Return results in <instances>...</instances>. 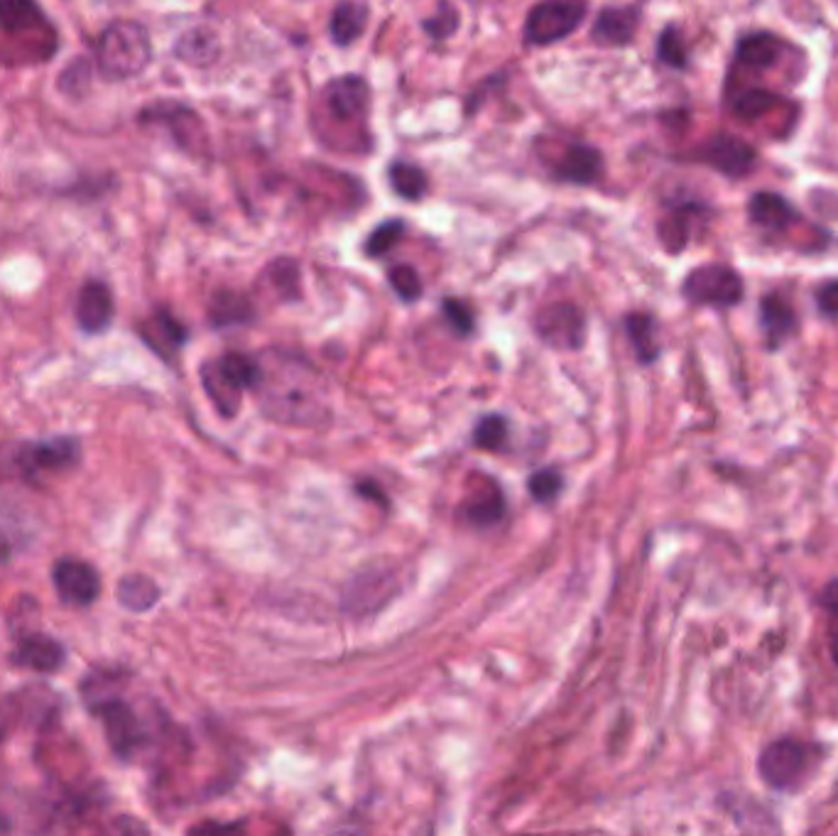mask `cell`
Wrapping results in <instances>:
<instances>
[{
    "label": "cell",
    "instance_id": "15",
    "mask_svg": "<svg viewBox=\"0 0 838 836\" xmlns=\"http://www.w3.org/2000/svg\"><path fill=\"white\" fill-rule=\"evenodd\" d=\"M640 13L635 6L625 8H605L599 13L596 22H593L591 38L601 48H625L631 44L637 32Z\"/></svg>",
    "mask_w": 838,
    "mask_h": 836
},
{
    "label": "cell",
    "instance_id": "38",
    "mask_svg": "<svg viewBox=\"0 0 838 836\" xmlns=\"http://www.w3.org/2000/svg\"><path fill=\"white\" fill-rule=\"evenodd\" d=\"M267 273H270L273 283L279 293H283V297H297L299 277H297V265L293 261H287V258L275 261Z\"/></svg>",
    "mask_w": 838,
    "mask_h": 836
},
{
    "label": "cell",
    "instance_id": "29",
    "mask_svg": "<svg viewBox=\"0 0 838 836\" xmlns=\"http://www.w3.org/2000/svg\"><path fill=\"white\" fill-rule=\"evenodd\" d=\"M627 336H631L633 348L643 364H650L657 358V327L650 315H631L625 319Z\"/></svg>",
    "mask_w": 838,
    "mask_h": 836
},
{
    "label": "cell",
    "instance_id": "30",
    "mask_svg": "<svg viewBox=\"0 0 838 836\" xmlns=\"http://www.w3.org/2000/svg\"><path fill=\"white\" fill-rule=\"evenodd\" d=\"M402 231H405V224L400 222V218H390V222H382L380 226L372 228V234L366 241L368 258H380V255H386L395 243L400 241Z\"/></svg>",
    "mask_w": 838,
    "mask_h": 836
},
{
    "label": "cell",
    "instance_id": "21",
    "mask_svg": "<svg viewBox=\"0 0 838 836\" xmlns=\"http://www.w3.org/2000/svg\"><path fill=\"white\" fill-rule=\"evenodd\" d=\"M760 322H763L767 346L770 348H777L797 327L795 312H791L789 302L775 293L767 295L760 302Z\"/></svg>",
    "mask_w": 838,
    "mask_h": 836
},
{
    "label": "cell",
    "instance_id": "4",
    "mask_svg": "<svg viewBox=\"0 0 838 836\" xmlns=\"http://www.w3.org/2000/svg\"><path fill=\"white\" fill-rule=\"evenodd\" d=\"M263 366L246 354H226L216 364L204 368V386L221 412L233 415L238 408V395L246 388H255L260 380Z\"/></svg>",
    "mask_w": 838,
    "mask_h": 836
},
{
    "label": "cell",
    "instance_id": "18",
    "mask_svg": "<svg viewBox=\"0 0 838 836\" xmlns=\"http://www.w3.org/2000/svg\"><path fill=\"white\" fill-rule=\"evenodd\" d=\"M750 222L765 231H785L797 222V212L791 204L775 192H758L748 204Z\"/></svg>",
    "mask_w": 838,
    "mask_h": 836
},
{
    "label": "cell",
    "instance_id": "24",
    "mask_svg": "<svg viewBox=\"0 0 838 836\" xmlns=\"http://www.w3.org/2000/svg\"><path fill=\"white\" fill-rule=\"evenodd\" d=\"M143 119H153L157 123H165L170 125L174 135H177V141L184 145V147H192L194 143H202V123L196 115L190 111V109H182V106H157V109H150Z\"/></svg>",
    "mask_w": 838,
    "mask_h": 836
},
{
    "label": "cell",
    "instance_id": "14",
    "mask_svg": "<svg viewBox=\"0 0 838 836\" xmlns=\"http://www.w3.org/2000/svg\"><path fill=\"white\" fill-rule=\"evenodd\" d=\"M76 322L81 332L103 334L113 322V295L106 283L91 281L79 289Z\"/></svg>",
    "mask_w": 838,
    "mask_h": 836
},
{
    "label": "cell",
    "instance_id": "41",
    "mask_svg": "<svg viewBox=\"0 0 838 836\" xmlns=\"http://www.w3.org/2000/svg\"><path fill=\"white\" fill-rule=\"evenodd\" d=\"M817 302L826 317H838V281L821 285L817 293Z\"/></svg>",
    "mask_w": 838,
    "mask_h": 836
},
{
    "label": "cell",
    "instance_id": "11",
    "mask_svg": "<svg viewBox=\"0 0 838 836\" xmlns=\"http://www.w3.org/2000/svg\"><path fill=\"white\" fill-rule=\"evenodd\" d=\"M93 712L101 716V724L106 728L111 748L113 753H119V758H131L133 753L143 746V726H140L131 704H125L123 700H103L96 702Z\"/></svg>",
    "mask_w": 838,
    "mask_h": 836
},
{
    "label": "cell",
    "instance_id": "42",
    "mask_svg": "<svg viewBox=\"0 0 838 836\" xmlns=\"http://www.w3.org/2000/svg\"><path fill=\"white\" fill-rule=\"evenodd\" d=\"M8 557H10V542L0 536V564L8 562Z\"/></svg>",
    "mask_w": 838,
    "mask_h": 836
},
{
    "label": "cell",
    "instance_id": "6",
    "mask_svg": "<svg viewBox=\"0 0 838 836\" xmlns=\"http://www.w3.org/2000/svg\"><path fill=\"white\" fill-rule=\"evenodd\" d=\"M682 293L694 305L733 307L743 297V281L728 265H702L686 275Z\"/></svg>",
    "mask_w": 838,
    "mask_h": 836
},
{
    "label": "cell",
    "instance_id": "9",
    "mask_svg": "<svg viewBox=\"0 0 838 836\" xmlns=\"http://www.w3.org/2000/svg\"><path fill=\"white\" fill-rule=\"evenodd\" d=\"M534 329L552 348H581L586 341V317L572 302L544 307L534 319Z\"/></svg>",
    "mask_w": 838,
    "mask_h": 836
},
{
    "label": "cell",
    "instance_id": "32",
    "mask_svg": "<svg viewBox=\"0 0 838 836\" xmlns=\"http://www.w3.org/2000/svg\"><path fill=\"white\" fill-rule=\"evenodd\" d=\"M459 28V13L449 0H441L437 13L432 18H427L422 22V30L429 34L432 40H447Z\"/></svg>",
    "mask_w": 838,
    "mask_h": 836
},
{
    "label": "cell",
    "instance_id": "28",
    "mask_svg": "<svg viewBox=\"0 0 838 836\" xmlns=\"http://www.w3.org/2000/svg\"><path fill=\"white\" fill-rule=\"evenodd\" d=\"M214 327H231V324H246L253 319V307L246 297L236 293H218L212 299V309H208Z\"/></svg>",
    "mask_w": 838,
    "mask_h": 836
},
{
    "label": "cell",
    "instance_id": "3",
    "mask_svg": "<svg viewBox=\"0 0 838 836\" xmlns=\"http://www.w3.org/2000/svg\"><path fill=\"white\" fill-rule=\"evenodd\" d=\"M265 395L260 400L270 417H277L283 422H314L321 415L319 386L307 380L305 374H283L275 370V376L267 378L260 374L258 386Z\"/></svg>",
    "mask_w": 838,
    "mask_h": 836
},
{
    "label": "cell",
    "instance_id": "40",
    "mask_svg": "<svg viewBox=\"0 0 838 836\" xmlns=\"http://www.w3.org/2000/svg\"><path fill=\"white\" fill-rule=\"evenodd\" d=\"M824 609L829 613V645L838 663V582L824 589Z\"/></svg>",
    "mask_w": 838,
    "mask_h": 836
},
{
    "label": "cell",
    "instance_id": "31",
    "mask_svg": "<svg viewBox=\"0 0 838 836\" xmlns=\"http://www.w3.org/2000/svg\"><path fill=\"white\" fill-rule=\"evenodd\" d=\"M777 103H779V99L775 94H770V91L750 89V91H745V94L738 96V101L733 103V109H736V113L743 115V119L755 121V119H760V115L770 113L777 106Z\"/></svg>",
    "mask_w": 838,
    "mask_h": 836
},
{
    "label": "cell",
    "instance_id": "22",
    "mask_svg": "<svg viewBox=\"0 0 838 836\" xmlns=\"http://www.w3.org/2000/svg\"><path fill=\"white\" fill-rule=\"evenodd\" d=\"M368 26V6L358 3V0H344V3L336 6L334 16H331V40L339 48H348L354 44L360 34L366 32Z\"/></svg>",
    "mask_w": 838,
    "mask_h": 836
},
{
    "label": "cell",
    "instance_id": "37",
    "mask_svg": "<svg viewBox=\"0 0 838 836\" xmlns=\"http://www.w3.org/2000/svg\"><path fill=\"white\" fill-rule=\"evenodd\" d=\"M559 491H562V476L554 469H542L530 479V493L532 498H538L540 503L552 501Z\"/></svg>",
    "mask_w": 838,
    "mask_h": 836
},
{
    "label": "cell",
    "instance_id": "36",
    "mask_svg": "<svg viewBox=\"0 0 838 836\" xmlns=\"http://www.w3.org/2000/svg\"><path fill=\"white\" fill-rule=\"evenodd\" d=\"M473 439L481 449H500L508 439V425L503 417H498V415L486 417V420H481L479 427H476Z\"/></svg>",
    "mask_w": 838,
    "mask_h": 836
},
{
    "label": "cell",
    "instance_id": "43",
    "mask_svg": "<svg viewBox=\"0 0 838 836\" xmlns=\"http://www.w3.org/2000/svg\"><path fill=\"white\" fill-rule=\"evenodd\" d=\"M0 832H10V822H8L3 812H0Z\"/></svg>",
    "mask_w": 838,
    "mask_h": 836
},
{
    "label": "cell",
    "instance_id": "23",
    "mask_svg": "<svg viewBox=\"0 0 838 836\" xmlns=\"http://www.w3.org/2000/svg\"><path fill=\"white\" fill-rule=\"evenodd\" d=\"M174 54L180 57L182 62L194 64V67H208L218 60L221 54V42L214 34V30L208 28H196L182 34L177 48H174Z\"/></svg>",
    "mask_w": 838,
    "mask_h": 836
},
{
    "label": "cell",
    "instance_id": "20",
    "mask_svg": "<svg viewBox=\"0 0 838 836\" xmlns=\"http://www.w3.org/2000/svg\"><path fill=\"white\" fill-rule=\"evenodd\" d=\"M503 493H500V489L491 479H483L481 486H471V496L466 498L463 513L473 526H493V522L503 518Z\"/></svg>",
    "mask_w": 838,
    "mask_h": 836
},
{
    "label": "cell",
    "instance_id": "26",
    "mask_svg": "<svg viewBox=\"0 0 838 836\" xmlns=\"http://www.w3.org/2000/svg\"><path fill=\"white\" fill-rule=\"evenodd\" d=\"M388 180L395 194H400L407 202H417L422 200L429 187V180L422 167L412 165V162L405 160H395L390 170H388Z\"/></svg>",
    "mask_w": 838,
    "mask_h": 836
},
{
    "label": "cell",
    "instance_id": "39",
    "mask_svg": "<svg viewBox=\"0 0 838 836\" xmlns=\"http://www.w3.org/2000/svg\"><path fill=\"white\" fill-rule=\"evenodd\" d=\"M444 317L449 319V324L453 329H457L459 334H471L473 332V309L466 305V302L461 299H444Z\"/></svg>",
    "mask_w": 838,
    "mask_h": 836
},
{
    "label": "cell",
    "instance_id": "34",
    "mask_svg": "<svg viewBox=\"0 0 838 836\" xmlns=\"http://www.w3.org/2000/svg\"><path fill=\"white\" fill-rule=\"evenodd\" d=\"M660 236H662V243H665L667 251L677 253L686 246V241H689V214L684 212V208H679L677 214L667 216L665 222L660 224Z\"/></svg>",
    "mask_w": 838,
    "mask_h": 836
},
{
    "label": "cell",
    "instance_id": "19",
    "mask_svg": "<svg viewBox=\"0 0 838 836\" xmlns=\"http://www.w3.org/2000/svg\"><path fill=\"white\" fill-rule=\"evenodd\" d=\"M143 339L155 348L157 354L170 356L186 341V329L177 317H172L167 309H157L143 327H140Z\"/></svg>",
    "mask_w": 838,
    "mask_h": 836
},
{
    "label": "cell",
    "instance_id": "25",
    "mask_svg": "<svg viewBox=\"0 0 838 836\" xmlns=\"http://www.w3.org/2000/svg\"><path fill=\"white\" fill-rule=\"evenodd\" d=\"M736 57L743 67L767 69V67H773L779 57V40L775 38V34H767V32L748 34V38H743L738 42Z\"/></svg>",
    "mask_w": 838,
    "mask_h": 836
},
{
    "label": "cell",
    "instance_id": "8",
    "mask_svg": "<svg viewBox=\"0 0 838 836\" xmlns=\"http://www.w3.org/2000/svg\"><path fill=\"white\" fill-rule=\"evenodd\" d=\"M81 447L79 439L74 437H57L44 439V442H30L18 449L16 461L18 469L28 476V479H40L47 473H62L72 469L79 461Z\"/></svg>",
    "mask_w": 838,
    "mask_h": 836
},
{
    "label": "cell",
    "instance_id": "13",
    "mask_svg": "<svg viewBox=\"0 0 838 836\" xmlns=\"http://www.w3.org/2000/svg\"><path fill=\"white\" fill-rule=\"evenodd\" d=\"M702 160L706 165H712L714 170L724 172L726 177H745V174L753 172L755 162H758V155H755L753 145L736 135H714L702 150Z\"/></svg>",
    "mask_w": 838,
    "mask_h": 836
},
{
    "label": "cell",
    "instance_id": "17",
    "mask_svg": "<svg viewBox=\"0 0 838 836\" xmlns=\"http://www.w3.org/2000/svg\"><path fill=\"white\" fill-rule=\"evenodd\" d=\"M64 648L60 641L50 635L34 633L22 638L13 653V663L18 667H28L34 672H57L64 665Z\"/></svg>",
    "mask_w": 838,
    "mask_h": 836
},
{
    "label": "cell",
    "instance_id": "16",
    "mask_svg": "<svg viewBox=\"0 0 838 836\" xmlns=\"http://www.w3.org/2000/svg\"><path fill=\"white\" fill-rule=\"evenodd\" d=\"M603 174V155L601 150L576 143L572 147H566V153L559 157L556 167H554V177L559 182H569V184H586L599 182Z\"/></svg>",
    "mask_w": 838,
    "mask_h": 836
},
{
    "label": "cell",
    "instance_id": "10",
    "mask_svg": "<svg viewBox=\"0 0 838 836\" xmlns=\"http://www.w3.org/2000/svg\"><path fill=\"white\" fill-rule=\"evenodd\" d=\"M52 582L67 606L86 609L101 597V577L84 560L64 557L52 567Z\"/></svg>",
    "mask_w": 838,
    "mask_h": 836
},
{
    "label": "cell",
    "instance_id": "5",
    "mask_svg": "<svg viewBox=\"0 0 838 836\" xmlns=\"http://www.w3.org/2000/svg\"><path fill=\"white\" fill-rule=\"evenodd\" d=\"M584 18V0H544L528 13L522 38H525L528 48H550V44L569 38Z\"/></svg>",
    "mask_w": 838,
    "mask_h": 836
},
{
    "label": "cell",
    "instance_id": "7",
    "mask_svg": "<svg viewBox=\"0 0 838 836\" xmlns=\"http://www.w3.org/2000/svg\"><path fill=\"white\" fill-rule=\"evenodd\" d=\"M809 748L795 738H779L770 743L760 756L763 781L775 789H789L799 785L809 771Z\"/></svg>",
    "mask_w": 838,
    "mask_h": 836
},
{
    "label": "cell",
    "instance_id": "35",
    "mask_svg": "<svg viewBox=\"0 0 838 836\" xmlns=\"http://www.w3.org/2000/svg\"><path fill=\"white\" fill-rule=\"evenodd\" d=\"M388 281L395 293H398V297L405 302H415L422 295V281H419V273L412 265H395L388 273Z\"/></svg>",
    "mask_w": 838,
    "mask_h": 836
},
{
    "label": "cell",
    "instance_id": "27",
    "mask_svg": "<svg viewBox=\"0 0 838 836\" xmlns=\"http://www.w3.org/2000/svg\"><path fill=\"white\" fill-rule=\"evenodd\" d=\"M119 599L125 609L131 611H147L153 609L160 599V587L150 577L131 574L123 577L119 584Z\"/></svg>",
    "mask_w": 838,
    "mask_h": 836
},
{
    "label": "cell",
    "instance_id": "1",
    "mask_svg": "<svg viewBox=\"0 0 838 836\" xmlns=\"http://www.w3.org/2000/svg\"><path fill=\"white\" fill-rule=\"evenodd\" d=\"M57 48V30L34 0H0V64H44Z\"/></svg>",
    "mask_w": 838,
    "mask_h": 836
},
{
    "label": "cell",
    "instance_id": "2",
    "mask_svg": "<svg viewBox=\"0 0 838 836\" xmlns=\"http://www.w3.org/2000/svg\"><path fill=\"white\" fill-rule=\"evenodd\" d=\"M153 60L150 34L137 22H113L96 42L99 69L109 79L137 77Z\"/></svg>",
    "mask_w": 838,
    "mask_h": 836
},
{
    "label": "cell",
    "instance_id": "12",
    "mask_svg": "<svg viewBox=\"0 0 838 836\" xmlns=\"http://www.w3.org/2000/svg\"><path fill=\"white\" fill-rule=\"evenodd\" d=\"M324 103L336 121L356 123L366 115L370 103V89L364 77L348 74L341 79H334L324 89Z\"/></svg>",
    "mask_w": 838,
    "mask_h": 836
},
{
    "label": "cell",
    "instance_id": "33",
    "mask_svg": "<svg viewBox=\"0 0 838 836\" xmlns=\"http://www.w3.org/2000/svg\"><path fill=\"white\" fill-rule=\"evenodd\" d=\"M657 57H660L662 64H667L672 69H684L686 67V60H689V57H686L684 40H682L679 30L674 28V26L665 28V32L660 34Z\"/></svg>",
    "mask_w": 838,
    "mask_h": 836
}]
</instances>
